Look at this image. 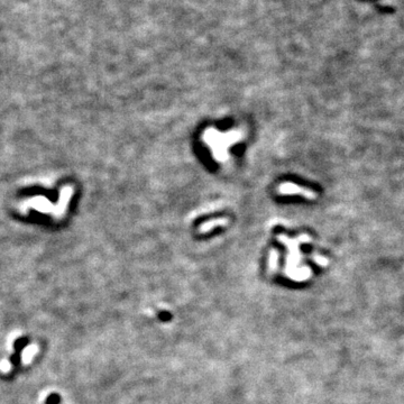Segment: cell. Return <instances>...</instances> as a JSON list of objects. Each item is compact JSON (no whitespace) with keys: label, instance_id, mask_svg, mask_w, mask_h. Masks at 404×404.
<instances>
[{"label":"cell","instance_id":"obj_1","mask_svg":"<svg viewBox=\"0 0 404 404\" xmlns=\"http://www.w3.org/2000/svg\"><path fill=\"white\" fill-rule=\"evenodd\" d=\"M280 191L282 193H289V195H292V193H297V195H302L303 197H305L306 199H316L317 193L311 191L309 189H304L301 187H298V185L286 183L284 185H282L280 188Z\"/></svg>","mask_w":404,"mask_h":404},{"label":"cell","instance_id":"obj_2","mask_svg":"<svg viewBox=\"0 0 404 404\" xmlns=\"http://www.w3.org/2000/svg\"><path fill=\"white\" fill-rule=\"evenodd\" d=\"M27 339L26 338H23V339H19V340L16 341L15 343V349H16V353L15 355L10 357V362L13 364L15 369H17L20 365V354H22V349L24 346L27 345Z\"/></svg>","mask_w":404,"mask_h":404}]
</instances>
